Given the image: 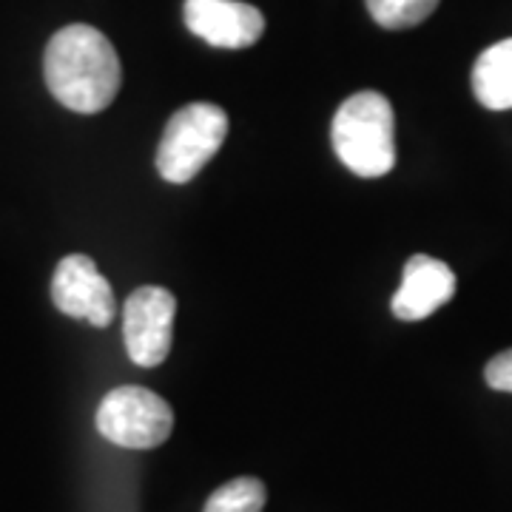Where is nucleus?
<instances>
[{
  "label": "nucleus",
  "instance_id": "8",
  "mask_svg": "<svg viewBox=\"0 0 512 512\" xmlns=\"http://www.w3.org/2000/svg\"><path fill=\"white\" fill-rule=\"evenodd\" d=\"M456 293V274L436 256L416 254L404 262L399 291L393 293V316L402 322H421L450 302Z\"/></svg>",
  "mask_w": 512,
  "mask_h": 512
},
{
  "label": "nucleus",
  "instance_id": "10",
  "mask_svg": "<svg viewBox=\"0 0 512 512\" xmlns=\"http://www.w3.org/2000/svg\"><path fill=\"white\" fill-rule=\"evenodd\" d=\"M265 484L254 476H242L222 484L208 498L202 512H262L265 510Z\"/></svg>",
  "mask_w": 512,
  "mask_h": 512
},
{
  "label": "nucleus",
  "instance_id": "11",
  "mask_svg": "<svg viewBox=\"0 0 512 512\" xmlns=\"http://www.w3.org/2000/svg\"><path fill=\"white\" fill-rule=\"evenodd\" d=\"M436 6L439 0H367L370 18L390 32L419 26L436 12Z\"/></svg>",
  "mask_w": 512,
  "mask_h": 512
},
{
  "label": "nucleus",
  "instance_id": "7",
  "mask_svg": "<svg viewBox=\"0 0 512 512\" xmlns=\"http://www.w3.org/2000/svg\"><path fill=\"white\" fill-rule=\"evenodd\" d=\"M185 26L217 49H248L265 32V18L239 0H185Z\"/></svg>",
  "mask_w": 512,
  "mask_h": 512
},
{
  "label": "nucleus",
  "instance_id": "6",
  "mask_svg": "<svg viewBox=\"0 0 512 512\" xmlns=\"http://www.w3.org/2000/svg\"><path fill=\"white\" fill-rule=\"evenodd\" d=\"M52 299H55L57 311L74 319H86L94 328H109L117 313L109 279L83 254L60 259L55 279H52Z\"/></svg>",
  "mask_w": 512,
  "mask_h": 512
},
{
  "label": "nucleus",
  "instance_id": "12",
  "mask_svg": "<svg viewBox=\"0 0 512 512\" xmlns=\"http://www.w3.org/2000/svg\"><path fill=\"white\" fill-rule=\"evenodd\" d=\"M484 379H487V384H490L493 390L512 393V348L490 359V365L484 370Z\"/></svg>",
  "mask_w": 512,
  "mask_h": 512
},
{
  "label": "nucleus",
  "instance_id": "1",
  "mask_svg": "<svg viewBox=\"0 0 512 512\" xmlns=\"http://www.w3.org/2000/svg\"><path fill=\"white\" fill-rule=\"evenodd\" d=\"M43 74L57 103L80 114L109 109L123 80L111 40L86 23L66 26L49 40Z\"/></svg>",
  "mask_w": 512,
  "mask_h": 512
},
{
  "label": "nucleus",
  "instance_id": "4",
  "mask_svg": "<svg viewBox=\"0 0 512 512\" xmlns=\"http://www.w3.org/2000/svg\"><path fill=\"white\" fill-rule=\"evenodd\" d=\"M97 430L103 439L126 450H154L174 430V413L165 399L137 384L114 387L97 407Z\"/></svg>",
  "mask_w": 512,
  "mask_h": 512
},
{
  "label": "nucleus",
  "instance_id": "2",
  "mask_svg": "<svg viewBox=\"0 0 512 512\" xmlns=\"http://www.w3.org/2000/svg\"><path fill=\"white\" fill-rule=\"evenodd\" d=\"M396 117L390 100L379 92L348 97L333 117V148L359 177H384L396 165Z\"/></svg>",
  "mask_w": 512,
  "mask_h": 512
},
{
  "label": "nucleus",
  "instance_id": "3",
  "mask_svg": "<svg viewBox=\"0 0 512 512\" xmlns=\"http://www.w3.org/2000/svg\"><path fill=\"white\" fill-rule=\"evenodd\" d=\"M228 137V114L214 103H188L171 114L157 148V171L168 183L200 174Z\"/></svg>",
  "mask_w": 512,
  "mask_h": 512
},
{
  "label": "nucleus",
  "instance_id": "9",
  "mask_svg": "<svg viewBox=\"0 0 512 512\" xmlns=\"http://www.w3.org/2000/svg\"><path fill=\"white\" fill-rule=\"evenodd\" d=\"M473 94L484 109H512V37L478 55L473 66Z\"/></svg>",
  "mask_w": 512,
  "mask_h": 512
},
{
  "label": "nucleus",
  "instance_id": "5",
  "mask_svg": "<svg viewBox=\"0 0 512 512\" xmlns=\"http://www.w3.org/2000/svg\"><path fill=\"white\" fill-rule=\"evenodd\" d=\"M174 313L177 299L160 285H143L128 296L123 308V339L134 365H163L174 336Z\"/></svg>",
  "mask_w": 512,
  "mask_h": 512
}]
</instances>
